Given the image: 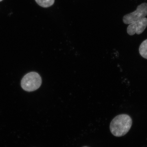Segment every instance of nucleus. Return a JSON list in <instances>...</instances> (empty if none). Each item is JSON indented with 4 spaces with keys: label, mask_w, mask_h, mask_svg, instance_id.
<instances>
[{
    "label": "nucleus",
    "mask_w": 147,
    "mask_h": 147,
    "mask_svg": "<svg viewBox=\"0 0 147 147\" xmlns=\"http://www.w3.org/2000/svg\"><path fill=\"white\" fill-rule=\"evenodd\" d=\"M132 124V119L129 115H119L112 121L110 126V131L115 137H122L129 131Z\"/></svg>",
    "instance_id": "nucleus-1"
},
{
    "label": "nucleus",
    "mask_w": 147,
    "mask_h": 147,
    "mask_svg": "<svg viewBox=\"0 0 147 147\" xmlns=\"http://www.w3.org/2000/svg\"><path fill=\"white\" fill-rule=\"evenodd\" d=\"M42 79L38 73L31 72L27 74L22 79L21 85L24 90L32 92L36 90L41 86Z\"/></svg>",
    "instance_id": "nucleus-2"
},
{
    "label": "nucleus",
    "mask_w": 147,
    "mask_h": 147,
    "mask_svg": "<svg viewBox=\"0 0 147 147\" xmlns=\"http://www.w3.org/2000/svg\"><path fill=\"white\" fill-rule=\"evenodd\" d=\"M147 16V3H143L137 7L135 11L124 16L123 21L125 24H130L145 18Z\"/></svg>",
    "instance_id": "nucleus-3"
},
{
    "label": "nucleus",
    "mask_w": 147,
    "mask_h": 147,
    "mask_svg": "<svg viewBox=\"0 0 147 147\" xmlns=\"http://www.w3.org/2000/svg\"><path fill=\"white\" fill-rule=\"evenodd\" d=\"M147 26V18H144L130 24L127 31L130 36L135 34H140L144 32Z\"/></svg>",
    "instance_id": "nucleus-4"
},
{
    "label": "nucleus",
    "mask_w": 147,
    "mask_h": 147,
    "mask_svg": "<svg viewBox=\"0 0 147 147\" xmlns=\"http://www.w3.org/2000/svg\"><path fill=\"white\" fill-rule=\"evenodd\" d=\"M139 52L142 57L147 59V39L141 44L139 48Z\"/></svg>",
    "instance_id": "nucleus-5"
},
{
    "label": "nucleus",
    "mask_w": 147,
    "mask_h": 147,
    "mask_svg": "<svg viewBox=\"0 0 147 147\" xmlns=\"http://www.w3.org/2000/svg\"><path fill=\"white\" fill-rule=\"evenodd\" d=\"M38 4L43 8H48L54 4L55 0H35Z\"/></svg>",
    "instance_id": "nucleus-6"
},
{
    "label": "nucleus",
    "mask_w": 147,
    "mask_h": 147,
    "mask_svg": "<svg viewBox=\"0 0 147 147\" xmlns=\"http://www.w3.org/2000/svg\"><path fill=\"white\" fill-rule=\"evenodd\" d=\"M3 1V0H0V1Z\"/></svg>",
    "instance_id": "nucleus-7"
},
{
    "label": "nucleus",
    "mask_w": 147,
    "mask_h": 147,
    "mask_svg": "<svg viewBox=\"0 0 147 147\" xmlns=\"http://www.w3.org/2000/svg\"></svg>",
    "instance_id": "nucleus-8"
}]
</instances>
